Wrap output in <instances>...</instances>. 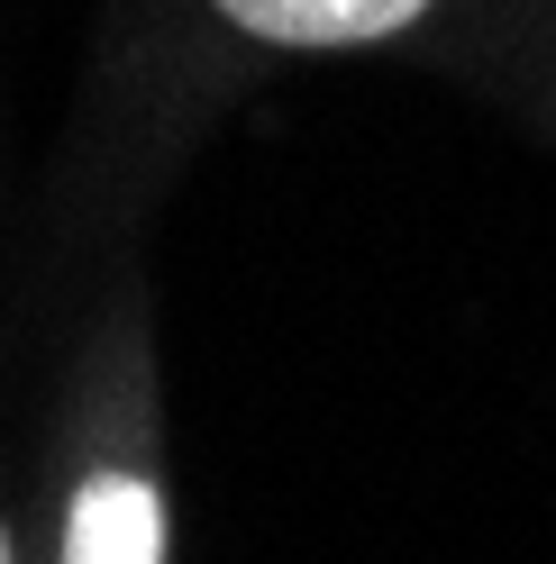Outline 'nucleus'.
<instances>
[{
    "label": "nucleus",
    "instance_id": "f257e3e1",
    "mask_svg": "<svg viewBox=\"0 0 556 564\" xmlns=\"http://www.w3.org/2000/svg\"><path fill=\"white\" fill-rule=\"evenodd\" d=\"M64 564H164V501L137 474H92L64 510Z\"/></svg>",
    "mask_w": 556,
    "mask_h": 564
},
{
    "label": "nucleus",
    "instance_id": "f03ea898",
    "mask_svg": "<svg viewBox=\"0 0 556 564\" xmlns=\"http://www.w3.org/2000/svg\"><path fill=\"white\" fill-rule=\"evenodd\" d=\"M220 10L265 46H374L410 28L429 0H220Z\"/></svg>",
    "mask_w": 556,
    "mask_h": 564
},
{
    "label": "nucleus",
    "instance_id": "7ed1b4c3",
    "mask_svg": "<svg viewBox=\"0 0 556 564\" xmlns=\"http://www.w3.org/2000/svg\"><path fill=\"white\" fill-rule=\"evenodd\" d=\"M0 564H10V528H0Z\"/></svg>",
    "mask_w": 556,
    "mask_h": 564
}]
</instances>
